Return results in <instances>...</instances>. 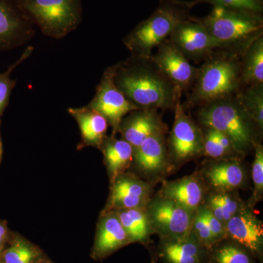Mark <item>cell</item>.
Here are the masks:
<instances>
[{
    "label": "cell",
    "mask_w": 263,
    "mask_h": 263,
    "mask_svg": "<svg viewBox=\"0 0 263 263\" xmlns=\"http://www.w3.org/2000/svg\"><path fill=\"white\" fill-rule=\"evenodd\" d=\"M114 84L139 109L173 110L179 90L162 73L152 57L133 56L112 65Z\"/></svg>",
    "instance_id": "obj_1"
},
{
    "label": "cell",
    "mask_w": 263,
    "mask_h": 263,
    "mask_svg": "<svg viewBox=\"0 0 263 263\" xmlns=\"http://www.w3.org/2000/svg\"><path fill=\"white\" fill-rule=\"evenodd\" d=\"M243 89L240 56L218 49L197 67L195 83L182 105L188 111L215 100L236 96Z\"/></svg>",
    "instance_id": "obj_2"
},
{
    "label": "cell",
    "mask_w": 263,
    "mask_h": 263,
    "mask_svg": "<svg viewBox=\"0 0 263 263\" xmlns=\"http://www.w3.org/2000/svg\"><path fill=\"white\" fill-rule=\"evenodd\" d=\"M196 122L228 137L240 155L245 157L262 143L263 133L243 106L238 95L215 100L196 108Z\"/></svg>",
    "instance_id": "obj_3"
},
{
    "label": "cell",
    "mask_w": 263,
    "mask_h": 263,
    "mask_svg": "<svg viewBox=\"0 0 263 263\" xmlns=\"http://www.w3.org/2000/svg\"><path fill=\"white\" fill-rule=\"evenodd\" d=\"M217 42L219 49L241 57L263 35V15L250 10L214 7L206 16L197 18Z\"/></svg>",
    "instance_id": "obj_4"
},
{
    "label": "cell",
    "mask_w": 263,
    "mask_h": 263,
    "mask_svg": "<svg viewBox=\"0 0 263 263\" xmlns=\"http://www.w3.org/2000/svg\"><path fill=\"white\" fill-rule=\"evenodd\" d=\"M191 1L161 0L146 20L135 27L123 40L133 56L150 57L152 51L165 41L181 22L191 18Z\"/></svg>",
    "instance_id": "obj_5"
},
{
    "label": "cell",
    "mask_w": 263,
    "mask_h": 263,
    "mask_svg": "<svg viewBox=\"0 0 263 263\" xmlns=\"http://www.w3.org/2000/svg\"><path fill=\"white\" fill-rule=\"evenodd\" d=\"M22 4L33 24L48 37H65L82 22L81 0H22Z\"/></svg>",
    "instance_id": "obj_6"
},
{
    "label": "cell",
    "mask_w": 263,
    "mask_h": 263,
    "mask_svg": "<svg viewBox=\"0 0 263 263\" xmlns=\"http://www.w3.org/2000/svg\"><path fill=\"white\" fill-rule=\"evenodd\" d=\"M181 97L182 94H179L175 104L174 124L167 138L172 174L187 162L203 157L202 127L183 108Z\"/></svg>",
    "instance_id": "obj_7"
},
{
    "label": "cell",
    "mask_w": 263,
    "mask_h": 263,
    "mask_svg": "<svg viewBox=\"0 0 263 263\" xmlns=\"http://www.w3.org/2000/svg\"><path fill=\"white\" fill-rule=\"evenodd\" d=\"M146 211L154 235L166 239H179L190 235L196 213L157 194L152 197Z\"/></svg>",
    "instance_id": "obj_8"
},
{
    "label": "cell",
    "mask_w": 263,
    "mask_h": 263,
    "mask_svg": "<svg viewBox=\"0 0 263 263\" xmlns=\"http://www.w3.org/2000/svg\"><path fill=\"white\" fill-rule=\"evenodd\" d=\"M167 134L146 138L134 150L131 172L153 186L172 174L167 148Z\"/></svg>",
    "instance_id": "obj_9"
},
{
    "label": "cell",
    "mask_w": 263,
    "mask_h": 263,
    "mask_svg": "<svg viewBox=\"0 0 263 263\" xmlns=\"http://www.w3.org/2000/svg\"><path fill=\"white\" fill-rule=\"evenodd\" d=\"M87 106L106 119L109 127L112 128L113 136H117L119 133V125L124 117L139 109L130 103L114 84L112 66L104 71L95 97Z\"/></svg>",
    "instance_id": "obj_10"
},
{
    "label": "cell",
    "mask_w": 263,
    "mask_h": 263,
    "mask_svg": "<svg viewBox=\"0 0 263 263\" xmlns=\"http://www.w3.org/2000/svg\"><path fill=\"white\" fill-rule=\"evenodd\" d=\"M35 34L22 0H0V51L24 46Z\"/></svg>",
    "instance_id": "obj_11"
},
{
    "label": "cell",
    "mask_w": 263,
    "mask_h": 263,
    "mask_svg": "<svg viewBox=\"0 0 263 263\" xmlns=\"http://www.w3.org/2000/svg\"><path fill=\"white\" fill-rule=\"evenodd\" d=\"M167 40L189 61L197 63L205 61L214 51L219 49V44L196 17L192 16L180 23Z\"/></svg>",
    "instance_id": "obj_12"
},
{
    "label": "cell",
    "mask_w": 263,
    "mask_h": 263,
    "mask_svg": "<svg viewBox=\"0 0 263 263\" xmlns=\"http://www.w3.org/2000/svg\"><path fill=\"white\" fill-rule=\"evenodd\" d=\"M197 171L208 191H239L245 187L247 181L243 159H207Z\"/></svg>",
    "instance_id": "obj_13"
},
{
    "label": "cell",
    "mask_w": 263,
    "mask_h": 263,
    "mask_svg": "<svg viewBox=\"0 0 263 263\" xmlns=\"http://www.w3.org/2000/svg\"><path fill=\"white\" fill-rule=\"evenodd\" d=\"M154 187L131 171H127L110 183V195L103 211L146 209L153 196Z\"/></svg>",
    "instance_id": "obj_14"
},
{
    "label": "cell",
    "mask_w": 263,
    "mask_h": 263,
    "mask_svg": "<svg viewBox=\"0 0 263 263\" xmlns=\"http://www.w3.org/2000/svg\"><path fill=\"white\" fill-rule=\"evenodd\" d=\"M157 48V53L152 55L153 61L182 95L188 93L196 79L197 67L192 65L183 53L167 40Z\"/></svg>",
    "instance_id": "obj_15"
},
{
    "label": "cell",
    "mask_w": 263,
    "mask_h": 263,
    "mask_svg": "<svg viewBox=\"0 0 263 263\" xmlns=\"http://www.w3.org/2000/svg\"><path fill=\"white\" fill-rule=\"evenodd\" d=\"M252 206L247 204L224 226L226 238L243 246L261 263L263 259V223Z\"/></svg>",
    "instance_id": "obj_16"
},
{
    "label": "cell",
    "mask_w": 263,
    "mask_h": 263,
    "mask_svg": "<svg viewBox=\"0 0 263 263\" xmlns=\"http://www.w3.org/2000/svg\"><path fill=\"white\" fill-rule=\"evenodd\" d=\"M118 133L135 150L150 136L168 134V127L157 110L138 109L124 117Z\"/></svg>",
    "instance_id": "obj_17"
},
{
    "label": "cell",
    "mask_w": 263,
    "mask_h": 263,
    "mask_svg": "<svg viewBox=\"0 0 263 263\" xmlns=\"http://www.w3.org/2000/svg\"><path fill=\"white\" fill-rule=\"evenodd\" d=\"M130 243L127 233L114 211L103 210L97 226L91 257L95 260H103Z\"/></svg>",
    "instance_id": "obj_18"
},
{
    "label": "cell",
    "mask_w": 263,
    "mask_h": 263,
    "mask_svg": "<svg viewBox=\"0 0 263 263\" xmlns=\"http://www.w3.org/2000/svg\"><path fill=\"white\" fill-rule=\"evenodd\" d=\"M157 195L174 200L191 212H196L206 195L208 189L198 171L180 179L162 181Z\"/></svg>",
    "instance_id": "obj_19"
},
{
    "label": "cell",
    "mask_w": 263,
    "mask_h": 263,
    "mask_svg": "<svg viewBox=\"0 0 263 263\" xmlns=\"http://www.w3.org/2000/svg\"><path fill=\"white\" fill-rule=\"evenodd\" d=\"M152 250L162 263H207L208 249L199 243L192 232L179 239L160 238L157 247Z\"/></svg>",
    "instance_id": "obj_20"
},
{
    "label": "cell",
    "mask_w": 263,
    "mask_h": 263,
    "mask_svg": "<svg viewBox=\"0 0 263 263\" xmlns=\"http://www.w3.org/2000/svg\"><path fill=\"white\" fill-rule=\"evenodd\" d=\"M73 117L81 131V142L79 149L91 146L100 149L107 136L109 124L101 115L89 108L87 105L81 108H70L67 110Z\"/></svg>",
    "instance_id": "obj_21"
},
{
    "label": "cell",
    "mask_w": 263,
    "mask_h": 263,
    "mask_svg": "<svg viewBox=\"0 0 263 263\" xmlns=\"http://www.w3.org/2000/svg\"><path fill=\"white\" fill-rule=\"evenodd\" d=\"M104 157L110 183L118 176L130 169L134 156V148L128 142L117 136H107L100 147Z\"/></svg>",
    "instance_id": "obj_22"
},
{
    "label": "cell",
    "mask_w": 263,
    "mask_h": 263,
    "mask_svg": "<svg viewBox=\"0 0 263 263\" xmlns=\"http://www.w3.org/2000/svg\"><path fill=\"white\" fill-rule=\"evenodd\" d=\"M116 215L129 237L131 243L150 247L154 235L146 209H124L114 210Z\"/></svg>",
    "instance_id": "obj_23"
},
{
    "label": "cell",
    "mask_w": 263,
    "mask_h": 263,
    "mask_svg": "<svg viewBox=\"0 0 263 263\" xmlns=\"http://www.w3.org/2000/svg\"><path fill=\"white\" fill-rule=\"evenodd\" d=\"M247 204L240 197L239 191H209L202 206L206 208L213 215L226 226L228 221Z\"/></svg>",
    "instance_id": "obj_24"
},
{
    "label": "cell",
    "mask_w": 263,
    "mask_h": 263,
    "mask_svg": "<svg viewBox=\"0 0 263 263\" xmlns=\"http://www.w3.org/2000/svg\"><path fill=\"white\" fill-rule=\"evenodd\" d=\"M243 88L263 83V35L256 39L240 57Z\"/></svg>",
    "instance_id": "obj_25"
},
{
    "label": "cell",
    "mask_w": 263,
    "mask_h": 263,
    "mask_svg": "<svg viewBox=\"0 0 263 263\" xmlns=\"http://www.w3.org/2000/svg\"><path fill=\"white\" fill-rule=\"evenodd\" d=\"M252 252L230 238L208 249L207 263H257Z\"/></svg>",
    "instance_id": "obj_26"
},
{
    "label": "cell",
    "mask_w": 263,
    "mask_h": 263,
    "mask_svg": "<svg viewBox=\"0 0 263 263\" xmlns=\"http://www.w3.org/2000/svg\"><path fill=\"white\" fill-rule=\"evenodd\" d=\"M203 134V157L212 160L243 159L229 138L212 128L202 127Z\"/></svg>",
    "instance_id": "obj_27"
},
{
    "label": "cell",
    "mask_w": 263,
    "mask_h": 263,
    "mask_svg": "<svg viewBox=\"0 0 263 263\" xmlns=\"http://www.w3.org/2000/svg\"><path fill=\"white\" fill-rule=\"evenodd\" d=\"M42 255L37 246L22 235L13 234L3 250L1 260L3 263H34Z\"/></svg>",
    "instance_id": "obj_28"
},
{
    "label": "cell",
    "mask_w": 263,
    "mask_h": 263,
    "mask_svg": "<svg viewBox=\"0 0 263 263\" xmlns=\"http://www.w3.org/2000/svg\"><path fill=\"white\" fill-rule=\"evenodd\" d=\"M238 95L259 130L263 133V83L247 86Z\"/></svg>",
    "instance_id": "obj_29"
},
{
    "label": "cell",
    "mask_w": 263,
    "mask_h": 263,
    "mask_svg": "<svg viewBox=\"0 0 263 263\" xmlns=\"http://www.w3.org/2000/svg\"><path fill=\"white\" fill-rule=\"evenodd\" d=\"M33 51H34V47L28 46L24 50L23 53L21 55L16 62L10 65L5 72H0V119L9 104L12 91L16 85V80L11 79L10 76L18 66L32 55Z\"/></svg>",
    "instance_id": "obj_30"
},
{
    "label": "cell",
    "mask_w": 263,
    "mask_h": 263,
    "mask_svg": "<svg viewBox=\"0 0 263 263\" xmlns=\"http://www.w3.org/2000/svg\"><path fill=\"white\" fill-rule=\"evenodd\" d=\"M254 157L252 165V179L253 192L248 200L252 206H255L263 198V146L262 143L254 146Z\"/></svg>",
    "instance_id": "obj_31"
},
{
    "label": "cell",
    "mask_w": 263,
    "mask_h": 263,
    "mask_svg": "<svg viewBox=\"0 0 263 263\" xmlns=\"http://www.w3.org/2000/svg\"><path fill=\"white\" fill-rule=\"evenodd\" d=\"M193 7L200 4H209L214 7L250 10L263 13V0H193Z\"/></svg>",
    "instance_id": "obj_32"
},
{
    "label": "cell",
    "mask_w": 263,
    "mask_h": 263,
    "mask_svg": "<svg viewBox=\"0 0 263 263\" xmlns=\"http://www.w3.org/2000/svg\"><path fill=\"white\" fill-rule=\"evenodd\" d=\"M191 232L198 240L199 243L205 248L209 249L216 243L200 208L195 213L193 224H192Z\"/></svg>",
    "instance_id": "obj_33"
},
{
    "label": "cell",
    "mask_w": 263,
    "mask_h": 263,
    "mask_svg": "<svg viewBox=\"0 0 263 263\" xmlns=\"http://www.w3.org/2000/svg\"><path fill=\"white\" fill-rule=\"evenodd\" d=\"M200 209L216 243L226 238V228L219 219L213 215L212 213L208 210L206 208L201 205Z\"/></svg>",
    "instance_id": "obj_34"
},
{
    "label": "cell",
    "mask_w": 263,
    "mask_h": 263,
    "mask_svg": "<svg viewBox=\"0 0 263 263\" xmlns=\"http://www.w3.org/2000/svg\"><path fill=\"white\" fill-rule=\"evenodd\" d=\"M13 235L6 221L0 220V246H7Z\"/></svg>",
    "instance_id": "obj_35"
},
{
    "label": "cell",
    "mask_w": 263,
    "mask_h": 263,
    "mask_svg": "<svg viewBox=\"0 0 263 263\" xmlns=\"http://www.w3.org/2000/svg\"><path fill=\"white\" fill-rule=\"evenodd\" d=\"M1 124H2V119H0V164H1L2 158H3V141H2V136H1Z\"/></svg>",
    "instance_id": "obj_36"
},
{
    "label": "cell",
    "mask_w": 263,
    "mask_h": 263,
    "mask_svg": "<svg viewBox=\"0 0 263 263\" xmlns=\"http://www.w3.org/2000/svg\"><path fill=\"white\" fill-rule=\"evenodd\" d=\"M34 263H53V262H52L51 260H49V259H48L47 258V257H44V256H43V255L41 256V257H40V258L38 259L36 261V262Z\"/></svg>",
    "instance_id": "obj_37"
},
{
    "label": "cell",
    "mask_w": 263,
    "mask_h": 263,
    "mask_svg": "<svg viewBox=\"0 0 263 263\" xmlns=\"http://www.w3.org/2000/svg\"><path fill=\"white\" fill-rule=\"evenodd\" d=\"M148 249H149L151 253V261L149 263H158V259H157L154 252H152V249L150 248H148Z\"/></svg>",
    "instance_id": "obj_38"
},
{
    "label": "cell",
    "mask_w": 263,
    "mask_h": 263,
    "mask_svg": "<svg viewBox=\"0 0 263 263\" xmlns=\"http://www.w3.org/2000/svg\"><path fill=\"white\" fill-rule=\"evenodd\" d=\"M6 246H0V260H1L2 258V254H3V250H4Z\"/></svg>",
    "instance_id": "obj_39"
},
{
    "label": "cell",
    "mask_w": 263,
    "mask_h": 263,
    "mask_svg": "<svg viewBox=\"0 0 263 263\" xmlns=\"http://www.w3.org/2000/svg\"><path fill=\"white\" fill-rule=\"evenodd\" d=\"M0 263H3V261L0 260Z\"/></svg>",
    "instance_id": "obj_40"
},
{
    "label": "cell",
    "mask_w": 263,
    "mask_h": 263,
    "mask_svg": "<svg viewBox=\"0 0 263 263\" xmlns=\"http://www.w3.org/2000/svg\"><path fill=\"white\" fill-rule=\"evenodd\" d=\"M160 1H161V0H160Z\"/></svg>",
    "instance_id": "obj_41"
}]
</instances>
